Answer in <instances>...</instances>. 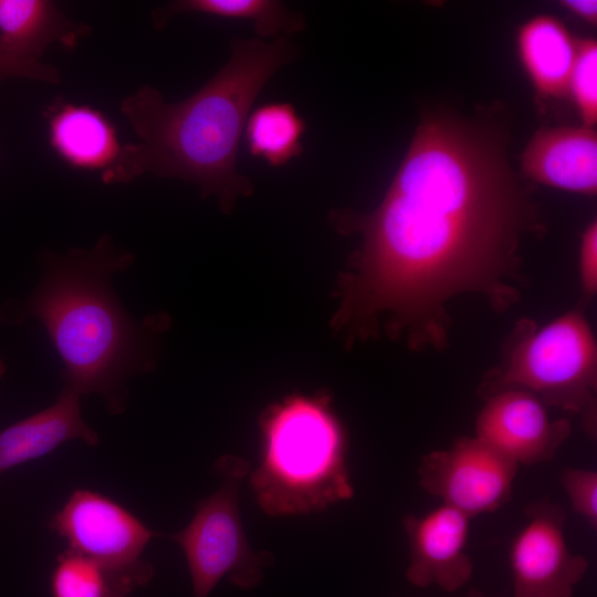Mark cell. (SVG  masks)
Here are the masks:
<instances>
[{
	"mask_svg": "<svg viewBox=\"0 0 597 597\" xmlns=\"http://www.w3.org/2000/svg\"><path fill=\"white\" fill-rule=\"evenodd\" d=\"M503 140L451 114H426L379 206L335 212L342 231L363 234L345 281L348 322L363 327L388 313L415 347H442L450 298L476 292L495 306L513 301L505 281L535 209Z\"/></svg>",
	"mask_w": 597,
	"mask_h": 597,
	"instance_id": "6da1fadb",
	"label": "cell"
},
{
	"mask_svg": "<svg viewBox=\"0 0 597 597\" xmlns=\"http://www.w3.org/2000/svg\"><path fill=\"white\" fill-rule=\"evenodd\" d=\"M296 54L286 36L272 42L234 39L221 70L187 98L168 103L143 85L121 103L138 143L123 145L116 164L101 175L104 184L130 182L151 174L177 178L214 196L226 211L252 184L237 169L247 118L274 73Z\"/></svg>",
	"mask_w": 597,
	"mask_h": 597,
	"instance_id": "7a4b0ae2",
	"label": "cell"
},
{
	"mask_svg": "<svg viewBox=\"0 0 597 597\" xmlns=\"http://www.w3.org/2000/svg\"><path fill=\"white\" fill-rule=\"evenodd\" d=\"M39 262L38 285L24 300L7 302L0 321H39L62 362L64 387L98 395L111 413H121L128 379L155 367L156 337L166 324L160 315L133 317L115 294L113 279L134 264V253L103 234L90 249L46 251Z\"/></svg>",
	"mask_w": 597,
	"mask_h": 597,
	"instance_id": "3957f363",
	"label": "cell"
},
{
	"mask_svg": "<svg viewBox=\"0 0 597 597\" xmlns=\"http://www.w3.org/2000/svg\"><path fill=\"white\" fill-rule=\"evenodd\" d=\"M261 430L262 461L251 484L264 512H317L353 496L345 431L328 397H286L266 409Z\"/></svg>",
	"mask_w": 597,
	"mask_h": 597,
	"instance_id": "277c9868",
	"label": "cell"
},
{
	"mask_svg": "<svg viewBox=\"0 0 597 597\" xmlns=\"http://www.w3.org/2000/svg\"><path fill=\"white\" fill-rule=\"evenodd\" d=\"M522 389L580 417L590 438L597 432V344L589 323L573 310L512 347L502 367L479 387L482 398L504 389Z\"/></svg>",
	"mask_w": 597,
	"mask_h": 597,
	"instance_id": "5b68a950",
	"label": "cell"
},
{
	"mask_svg": "<svg viewBox=\"0 0 597 597\" xmlns=\"http://www.w3.org/2000/svg\"><path fill=\"white\" fill-rule=\"evenodd\" d=\"M217 469L221 485L198 505L190 523L172 535L185 553L193 597H208L223 577L243 590L252 589L272 562L271 554L251 548L241 524L238 496L248 462L224 457Z\"/></svg>",
	"mask_w": 597,
	"mask_h": 597,
	"instance_id": "8992f818",
	"label": "cell"
},
{
	"mask_svg": "<svg viewBox=\"0 0 597 597\" xmlns=\"http://www.w3.org/2000/svg\"><path fill=\"white\" fill-rule=\"evenodd\" d=\"M519 465L476 438L460 437L444 450L425 454L420 488L468 515L493 513L512 498Z\"/></svg>",
	"mask_w": 597,
	"mask_h": 597,
	"instance_id": "52a82bcc",
	"label": "cell"
},
{
	"mask_svg": "<svg viewBox=\"0 0 597 597\" xmlns=\"http://www.w3.org/2000/svg\"><path fill=\"white\" fill-rule=\"evenodd\" d=\"M524 514L509 555L514 597H573L589 564L568 546L564 509L544 498L530 502Z\"/></svg>",
	"mask_w": 597,
	"mask_h": 597,
	"instance_id": "ba28073f",
	"label": "cell"
},
{
	"mask_svg": "<svg viewBox=\"0 0 597 597\" xmlns=\"http://www.w3.org/2000/svg\"><path fill=\"white\" fill-rule=\"evenodd\" d=\"M49 527L69 549L112 565H129L157 534L113 500L94 491H74Z\"/></svg>",
	"mask_w": 597,
	"mask_h": 597,
	"instance_id": "9c48e42d",
	"label": "cell"
},
{
	"mask_svg": "<svg viewBox=\"0 0 597 597\" xmlns=\"http://www.w3.org/2000/svg\"><path fill=\"white\" fill-rule=\"evenodd\" d=\"M546 405L522 389H504L485 399L475 437L519 467L551 461L572 433L567 419H552Z\"/></svg>",
	"mask_w": 597,
	"mask_h": 597,
	"instance_id": "30bf717a",
	"label": "cell"
},
{
	"mask_svg": "<svg viewBox=\"0 0 597 597\" xmlns=\"http://www.w3.org/2000/svg\"><path fill=\"white\" fill-rule=\"evenodd\" d=\"M471 519L441 504L423 515H406L404 531L409 545L406 577L413 586L452 593L467 585L473 563L467 552Z\"/></svg>",
	"mask_w": 597,
	"mask_h": 597,
	"instance_id": "8fae6325",
	"label": "cell"
},
{
	"mask_svg": "<svg viewBox=\"0 0 597 597\" xmlns=\"http://www.w3.org/2000/svg\"><path fill=\"white\" fill-rule=\"evenodd\" d=\"M521 167L535 182L580 195H596L595 128L583 125L538 129L522 153Z\"/></svg>",
	"mask_w": 597,
	"mask_h": 597,
	"instance_id": "7c38bea8",
	"label": "cell"
},
{
	"mask_svg": "<svg viewBox=\"0 0 597 597\" xmlns=\"http://www.w3.org/2000/svg\"><path fill=\"white\" fill-rule=\"evenodd\" d=\"M80 399L63 386L52 405L0 431V474L71 440L97 446V433L82 418Z\"/></svg>",
	"mask_w": 597,
	"mask_h": 597,
	"instance_id": "4fadbf2b",
	"label": "cell"
},
{
	"mask_svg": "<svg viewBox=\"0 0 597 597\" xmlns=\"http://www.w3.org/2000/svg\"><path fill=\"white\" fill-rule=\"evenodd\" d=\"M45 121L50 147L65 165L102 175L119 158L123 145L113 122L102 111L59 102L46 109Z\"/></svg>",
	"mask_w": 597,
	"mask_h": 597,
	"instance_id": "5bb4252c",
	"label": "cell"
},
{
	"mask_svg": "<svg viewBox=\"0 0 597 597\" xmlns=\"http://www.w3.org/2000/svg\"><path fill=\"white\" fill-rule=\"evenodd\" d=\"M91 28L74 22L49 0H0V51L24 64H39L48 45L74 48Z\"/></svg>",
	"mask_w": 597,
	"mask_h": 597,
	"instance_id": "9a60e30c",
	"label": "cell"
},
{
	"mask_svg": "<svg viewBox=\"0 0 597 597\" xmlns=\"http://www.w3.org/2000/svg\"><path fill=\"white\" fill-rule=\"evenodd\" d=\"M577 41L551 15H536L521 25L516 40L519 56L540 96L561 98L568 94Z\"/></svg>",
	"mask_w": 597,
	"mask_h": 597,
	"instance_id": "2e32d148",
	"label": "cell"
},
{
	"mask_svg": "<svg viewBox=\"0 0 597 597\" xmlns=\"http://www.w3.org/2000/svg\"><path fill=\"white\" fill-rule=\"evenodd\" d=\"M154 575L142 559L129 565H112L66 549L56 558L51 575L52 597H128Z\"/></svg>",
	"mask_w": 597,
	"mask_h": 597,
	"instance_id": "e0dca14e",
	"label": "cell"
},
{
	"mask_svg": "<svg viewBox=\"0 0 597 597\" xmlns=\"http://www.w3.org/2000/svg\"><path fill=\"white\" fill-rule=\"evenodd\" d=\"M305 130L306 123L293 104L270 102L250 112L242 137L252 157L281 167L303 153Z\"/></svg>",
	"mask_w": 597,
	"mask_h": 597,
	"instance_id": "ac0fdd59",
	"label": "cell"
},
{
	"mask_svg": "<svg viewBox=\"0 0 597 597\" xmlns=\"http://www.w3.org/2000/svg\"><path fill=\"white\" fill-rule=\"evenodd\" d=\"M178 13H200L221 19L250 21L259 38L294 33L305 27L301 14L291 11L276 0H179L158 9L154 13V22L161 28Z\"/></svg>",
	"mask_w": 597,
	"mask_h": 597,
	"instance_id": "d6986e66",
	"label": "cell"
},
{
	"mask_svg": "<svg viewBox=\"0 0 597 597\" xmlns=\"http://www.w3.org/2000/svg\"><path fill=\"white\" fill-rule=\"evenodd\" d=\"M597 42L577 41L576 59L572 69L568 94L572 95L583 125L594 127L597 122Z\"/></svg>",
	"mask_w": 597,
	"mask_h": 597,
	"instance_id": "ffe728a7",
	"label": "cell"
},
{
	"mask_svg": "<svg viewBox=\"0 0 597 597\" xmlns=\"http://www.w3.org/2000/svg\"><path fill=\"white\" fill-rule=\"evenodd\" d=\"M574 512L597 527V472L584 468H565L558 475Z\"/></svg>",
	"mask_w": 597,
	"mask_h": 597,
	"instance_id": "44dd1931",
	"label": "cell"
},
{
	"mask_svg": "<svg viewBox=\"0 0 597 597\" xmlns=\"http://www.w3.org/2000/svg\"><path fill=\"white\" fill-rule=\"evenodd\" d=\"M579 276L583 291L595 294L597 290V223L591 221L582 235L579 248Z\"/></svg>",
	"mask_w": 597,
	"mask_h": 597,
	"instance_id": "7402d4cb",
	"label": "cell"
},
{
	"mask_svg": "<svg viewBox=\"0 0 597 597\" xmlns=\"http://www.w3.org/2000/svg\"><path fill=\"white\" fill-rule=\"evenodd\" d=\"M8 77H27L35 81L57 84L61 82L56 67L45 64H24L7 57L0 51V83Z\"/></svg>",
	"mask_w": 597,
	"mask_h": 597,
	"instance_id": "603a6c76",
	"label": "cell"
},
{
	"mask_svg": "<svg viewBox=\"0 0 597 597\" xmlns=\"http://www.w3.org/2000/svg\"><path fill=\"white\" fill-rule=\"evenodd\" d=\"M562 7L584 22L596 24L597 2L595 0H565L559 2Z\"/></svg>",
	"mask_w": 597,
	"mask_h": 597,
	"instance_id": "cb8c5ba5",
	"label": "cell"
},
{
	"mask_svg": "<svg viewBox=\"0 0 597 597\" xmlns=\"http://www.w3.org/2000/svg\"><path fill=\"white\" fill-rule=\"evenodd\" d=\"M4 373H6V364H4L3 359L0 357V379L3 376Z\"/></svg>",
	"mask_w": 597,
	"mask_h": 597,
	"instance_id": "d4e9b609",
	"label": "cell"
},
{
	"mask_svg": "<svg viewBox=\"0 0 597 597\" xmlns=\"http://www.w3.org/2000/svg\"><path fill=\"white\" fill-rule=\"evenodd\" d=\"M465 597H485V596L483 594H481L480 591H478V590H472Z\"/></svg>",
	"mask_w": 597,
	"mask_h": 597,
	"instance_id": "484cf974",
	"label": "cell"
}]
</instances>
